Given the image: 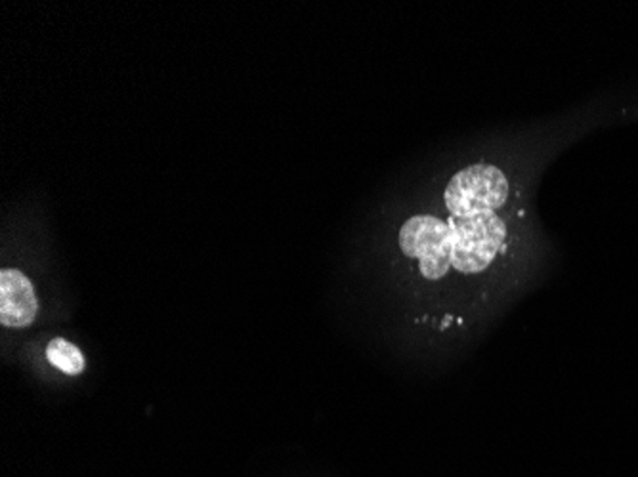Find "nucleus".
<instances>
[{
    "label": "nucleus",
    "instance_id": "2",
    "mask_svg": "<svg viewBox=\"0 0 638 477\" xmlns=\"http://www.w3.org/2000/svg\"><path fill=\"white\" fill-rule=\"evenodd\" d=\"M455 246L451 254L453 269L463 276H478L497 260L503 251L509 228L499 212H484L478 217L448 218Z\"/></svg>",
    "mask_w": 638,
    "mask_h": 477
},
{
    "label": "nucleus",
    "instance_id": "4",
    "mask_svg": "<svg viewBox=\"0 0 638 477\" xmlns=\"http://www.w3.org/2000/svg\"><path fill=\"white\" fill-rule=\"evenodd\" d=\"M38 314V300L30 277L20 269L0 274V323L4 327H30Z\"/></svg>",
    "mask_w": 638,
    "mask_h": 477
},
{
    "label": "nucleus",
    "instance_id": "5",
    "mask_svg": "<svg viewBox=\"0 0 638 477\" xmlns=\"http://www.w3.org/2000/svg\"><path fill=\"white\" fill-rule=\"evenodd\" d=\"M46 359L53 363L58 371L69 376H76L84 371V356L77 348L76 344L68 342L66 338H54L46 348Z\"/></svg>",
    "mask_w": 638,
    "mask_h": 477
},
{
    "label": "nucleus",
    "instance_id": "1",
    "mask_svg": "<svg viewBox=\"0 0 638 477\" xmlns=\"http://www.w3.org/2000/svg\"><path fill=\"white\" fill-rule=\"evenodd\" d=\"M511 197V182L499 166L474 163L455 172L443 191V205L450 217H478L499 212Z\"/></svg>",
    "mask_w": 638,
    "mask_h": 477
},
{
    "label": "nucleus",
    "instance_id": "3",
    "mask_svg": "<svg viewBox=\"0 0 638 477\" xmlns=\"http://www.w3.org/2000/svg\"><path fill=\"white\" fill-rule=\"evenodd\" d=\"M398 241L402 253L419 261L422 277L428 281H440L453 268L451 254L455 235L442 218L432 214L409 218L399 230Z\"/></svg>",
    "mask_w": 638,
    "mask_h": 477
}]
</instances>
